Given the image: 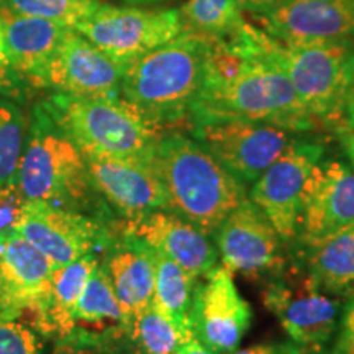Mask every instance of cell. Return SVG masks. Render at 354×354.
I'll list each match as a JSON object with an SVG mask.
<instances>
[{
	"label": "cell",
	"mask_w": 354,
	"mask_h": 354,
	"mask_svg": "<svg viewBox=\"0 0 354 354\" xmlns=\"http://www.w3.org/2000/svg\"><path fill=\"white\" fill-rule=\"evenodd\" d=\"M151 256L154 264V292L151 304L184 331L194 335L192 326H190V307H192L194 287L197 282H194L179 264L166 258L165 254L151 250Z\"/></svg>",
	"instance_id": "obj_25"
},
{
	"label": "cell",
	"mask_w": 354,
	"mask_h": 354,
	"mask_svg": "<svg viewBox=\"0 0 354 354\" xmlns=\"http://www.w3.org/2000/svg\"><path fill=\"white\" fill-rule=\"evenodd\" d=\"M253 46L289 79L313 120L343 123L354 51L348 43H286L250 26Z\"/></svg>",
	"instance_id": "obj_6"
},
{
	"label": "cell",
	"mask_w": 354,
	"mask_h": 354,
	"mask_svg": "<svg viewBox=\"0 0 354 354\" xmlns=\"http://www.w3.org/2000/svg\"><path fill=\"white\" fill-rule=\"evenodd\" d=\"M221 266L232 272L263 276L284 266L282 240L250 198L230 214L215 232Z\"/></svg>",
	"instance_id": "obj_15"
},
{
	"label": "cell",
	"mask_w": 354,
	"mask_h": 354,
	"mask_svg": "<svg viewBox=\"0 0 354 354\" xmlns=\"http://www.w3.org/2000/svg\"><path fill=\"white\" fill-rule=\"evenodd\" d=\"M102 264L109 274L128 325L133 317L153 302L154 264L151 250L125 233L123 241L110 251Z\"/></svg>",
	"instance_id": "obj_21"
},
{
	"label": "cell",
	"mask_w": 354,
	"mask_h": 354,
	"mask_svg": "<svg viewBox=\"0 0 354 354\" xmlns=\"http://www.w3.org/2000/svg\"><path fill=\"white\" fill-rule=\"evenodd\" d=\"M284 0H236V3L240 8H245V10L256 12V13H268L272 10L274 7H277L279 3H282Z\"/></svg>",
	"instance_id": "obj_37"
},
{
	"label": "cell",
	"mask_w": 354,
	"mask_h": 354,
	"mask_svg": "<svg viewBox=\"0 0 354 354\" xmlns=\"http://www.w3.org/2000/svg\"><path fill=\"white\" fill-rule=\"evenodd\" d=\"M15 232L55 266L69 264L109 246V230L99 218L46 202H26Z\"/></svg>",
	"instance_id": "obj_10"
},
{
	"label": "cell",
	"mask_w": 354,
	"mask_h": 354,
	"mask_svg": "<svg viewBox=\"0 0 354 354\" xmlns=\"http://www.w3.org/2000/svg\"><path fill=\"white\" fill-rule=\"evenodd\" d=\"M307 272L322 290L354 299V223L305 246Z\"/></svg>",
	"instance_id": "obj_22"
},
{
	"label": "cell",
	"mask_w": 354,
	"mask_h": 354,
	"mask_svg": "<svg viewBox=\"0 0 354 354\" xmlns=\"http://www.w3.org/2000/svg\"><path fill=\"white\" fill-rule=\"evenodd\" d=\"M210 39L183 32L123 68L120 95L161 130L189 118L203 84Z\"/></svg>",
	"instance_id": "obj_3"
},
{
	"label": "cell",
	"mask_w": 354,
	"mask_h": 354,
	"mask_svg": "<svg viewBox=\"0 0 354 354\" xmlns=\"http://www.w3.org/2000/svg\"><path fill=\"white\" fill-rule=\"evenodd\" d=\"M97 254H87L73 263L53 269L51 290L39 333L48 338H66L76 328L74 312L88 277L99 266Z\"/></svg>",
	"instance_id": "obj_23"
},
{
	"label": "cell",
	"mask_w": 354,
	"mask_h": 354,
	"mask_svg": "<svg viewBox=\"0 0 354 354\" xmlns=\"http://www.w3.org/2000/svg\"><path fill=\"white\" fill-rule=\"evenodd\" d=\"M26 202L28 201L21 196L13 177L0 185V236L15 232Z\"/></svg>",
	"instance_id": "obj_31"
},
{
	"label": "cell",
	"mask_w": 354,
	"mask_h": 354,
	"mask_svg": "<svg viewBox=\"0 0 354 354\" xmlns=\"http://www.w3.org/2000/svg\"><path fill=\"white\" fill-rule=\"evenodd\" d=\"M232 354H282V348L274 346V344H254L240 351H233Z\"/></svg>",
	"instance_id": "obj_39"
},
{
	"label": "cell",
	"mask_w": 354,
	"mask_h": 354,
	"mask_svg": "<svg viewBox=\"0 0 354 354\" xmlns=\"http://www.w3.org/2000/svg\"><path fill=\"white\" fill-rule=\"evenodd\" d=\"M184 32L207 39H227L248 25L236 0H187L180 7Z\"/></svg>",
	"instance_id": "obj_26"
},
{
	"label": "cell",
	"mask_w": 354,
	"mask_h": 354,
	"mask_svg": "<svg viewBox=\"0 0 354 354\" xmlns=\"http://www.w3.org/2000/svg\"><path fill=\"white\" fill-rule=\"evenodd\" d=\"M263 302L299 346L322 348L338 326V300L323 294L308 272L300 279L271 282L263 292Z\"/></svg>",
	"instance_id": "obj_14"
},
{
	"label": "cell",
	"mask_w": 354,
	"mask_h": 354,
	"mask_svg": "<svg viewBox=\"0 0 354 354\" xmlns=\"http://www.w3.org/2000/svg\"><path fill=\"white\" fill-rule=\"evenodd\" d=\"M28 130L25 115L15 104L0 99V185L17 172Z\"/></svg>",
	"instance_id": "obj_28"
},
{
	"label": "cell",
	"mask_w": 354,
	"mask_h": 354,
	"mask_svg": "<svg viewBox=\"0 0 354 354\" xmlns=\"http://www.w3.org/2000/svg\"><path fill=\"white\" fill-rule=\"evenodd\" d=\"M53 354H113L100 335L74 330L66 338L56 339Z\"/></svg>",
	"instance_id": "obj_32"
},
{
	"label": "cell",
	"mask_w": 354,
	"mask_h": 354,
	"mask_svg": "<svg viewBox=\"0 0 354 354\" xmlns=\"http://www.w3.org/2000/svg\"><path fill=\"white\" fill-rule=\"evenodd\" d=\"M55 266L13 232L0 236V313L12 318L30 317L41 331Z\"/></svg>",
	"instance_id": "obj_13"
},
{
	"label": "cell",
	"mask_w": 354,
	"mask_h": 354,
	"mask_svg": "<svg viewBox=\"0 0 354 354\" xmlns=\"http://www.w3.org/2000/svg\"><path fill=\"white\" fill-rule=\"evenodd\" d=\"M294 133L268 123L214 118L192 123V138L241 184H253L294 143Z\"/></svg>",
	"instance_id": "obj_8"
},
{
	"label": "cell",
	"mask_w": 354,
	"mask_h": 354,
	"mask_svg": "<svg viewBox=\"0 0 354 354\" xmlns=\"http://www.w3.org/2000/svg\"><path fill=\"white\" fill-rule=\"evenodd\" d=\"M0 59L6 61V63H8L7 61V55H6V48H3V33H2V19H0ZM10 66V64H8Z\"/></svg>",
	"instance_id": "obj_41"
},
{
	"label": "cell",
	"mask_w": 354,
	"mask_h": 354,
	"mask_svg": "<svg viewBox=\"0 0 354 354\" xmlns=\"http://www.w3.org/2000/svg\"><path fill=\"white\" fill-rule=\"evenodd\" d=\"M266 33L286 43H346L354 0H284L264 13Z\"/></svg>",
	"instance_id": "obj_19"
},
{
	"label": "cell",
	"mask_w": 354,
	"mask_h": 354,
	"mask_svg": "<svg viewBox=\"0 0 354 354\" xmlns=\"http://www.w3.org/2000/svg\"><path fill=\"white\" fill-rule=\"evenodd\" d=\"M282 354H312V353L305 351V349L295 348V346H284L282 348Z\"/></svg>",
	"instance_id": "obj_42"
},
{
	"label": "cell",
	"mask_w": 354,
	"mask_h": 354,
	"mask_svg": "<svg viewBox=\"0 0 354 354\" xmlns=\"http://www.w3.org/2000/svg\"><path fill=\"white\" fill-rule=\"evenodd\" d=\"M250 26L232 38L210 39L190 122L240 118L292 133L310 130L315 120L282 71L256 51Z\"/></svg>",
	"instance_id": "obj_1"
},
{
	"label": "cell",
	"mask_w": 354,
	"mask_h": 354,
	"mask_svg": "<svg viewBox=\"0 0 354 354\" xmlns=\"http://www.w3.org/2000/svg\"><path fill=\"white\" fill-rule=\"evenodd\" d=\"M13 180L28 202H46L82 214L95 209V198L100 197L81 149L43 105L33 112Z\"/></svg>",
	"instance_id": "obj_4"
},
{
	"label": "cell",
	"mask_w": 354,
	"mask_h": 354,
	"mask_svg": "<svg viewBox=\"0 0 354 354\" xmlns=\"http://www.w3.org/2000/svg\"><path fill=\"white\" fill-rule=\"evenodd\" d=\"M21 79L13 73L6 61L0 59V95L19 97Z\"/></svg>",
	"instance_id": "obj_35"
},
{
	"label": "cell",
	"mask_w": 354,
	"mask_h": 354,
	"mask_svg": "<svg viewBox=\"0 0 354 354\" xmlns=\"http://www.w3.org/2000/svg\"><path fill=\"white\" fill-rule=\"evenodd\" d=\"M323 153L322 145L295 140L251 184L250 201L266 215L282 243L297 240L305 184Z\"/></svg>",
	"instance_id": "obj_9"
},
{
	"label": "cell",
	"mask_w": 354,
	"mask_h": 354,
	"mask_svg": "<svg viewBox=\"0 0 354 354\" xmlns=\"http://www.w3.org/2000/svg\"><path fill=\"white\" fill-rule=\"evenodd\" d=\"M343 118H344V130H354V56L351 69H349L346 94H344V107H343Z\"/></svg>",
	"instance_id": "obj_36"
},
{
	"label": "cell",
	"mask_w": 354,
	"mask_h": 354,
	"mask_svg": "<svg viewBox=\"0 0 354 354\" xmlns=\"http://www.w3.org/2000/svg\"><path fill=\"white\" fill-rule=\"evenodd\" d=\"M102 339L113 354H145L141 349L131 342L127 335V328H118L109 333H102Z\"/></svg>",
	"instance_id": "obj_34"
},
{
	"label": "cell",
	"mask_w": 354,
	"mask_h": 354,
	"mask_svg": "<svg viewBox=\"0 0 354 354\" xmlns=\"http://www.w3.org/2000/svg\"><path fill=\"white\" fill-rule=\"evenodd\" d=\"M82 156L97 194L127 220L169 210L166 190L149 161L102 154Z\"/></svg>",
	"instance_id": "obj_16"
},
{
	"label": "cell",
	"mask_w": 354,
	"mask_h": 354,
	"mask_svg": "<svg viewBox=\"0 0 354 354\" xmlns=\"http://www.w3.org/2000/svg\"><path fill=\"white\" fill-rule=\"evenodd\" d=\"M123 68L84 38L68 28L43 73L32 82L37 88L84 99L120 97Z\"/></svg>",
	"instance_id": "obj_11"
},
{
	"label": "cell",
	"mask_w": 354,
	"mask_h": 354,
	"mask_svg": "<svg viewBox=\"0 0 354 354\" xmlns=\"http://www.w3.org/2000/svg\"><path fill=\"white\" fill-rule=\"evenodd\" d=\"M354 223V169L339 161H322L310 172L300 210L304 246Z\"/></svg>",
	"instance_id": "obj_17"
},
{
	"label": "cell",
	"mask_w": 354,
	"mask_h": 354,
	"mask_svg": "<svg viewBox=\"0 0 354 354\" xmlns=\"http://www.w3.org/2000/svg\"><path fill=\"white\" fill-rule=\"evenodd\" d=\"M344 148H346V154L351 161V167L354 169V130L349 131L346 141H344Z\"/></svg>",
	"instance_id": "obj_40"
},
{
	"label": "cell",
	"mask_w": 354,
	"mask_h": 354,
	"mask_svg": "<svg viewBox=\"0 0 354 354\" xmlns=\"http://www.w3.org/2000/svg\"><path fill=\"white\" fill-rule=\"evenodd\" d=\"M43 109L82 154L149 161L159 128L123 97L84 99L53 94Z\"/></svg>",
	"instance_id": "obj_5"
},
{
	"label": "cell",
	"mask_w": 354,
	"mask_h": 354,
	"mask_svg": "<svg viewBox=\"0 0 354 354\" xmlns=\"http://www.w3.org/2000/svg\"><path fill=\"white\" fill-rule=\"evenodd\" d=\"M250 304L227 268H214L194 287L190 326L194 336L216 354H232L251 326Z\"/></svg>",
	"instance_id": "obj_12"
},
{
	"label": "cell",
	"mask_w": 354,
	"mask_h": 354,
	"mask_svg": "<svg viewBox=\"0 0 354 354\" xmlns=\"http://www.w3.org/2000/svg\"><path fill=\"white\" fill-rule=\"evenodd\" d=\"M74 322L79 331L102 335L125 328L127 320L104 264L94 269L79 299Z\"/></svg>",
	"instance_id": "obj_24"
},
{
	"label": "cell",
	"mask_w": 354,
	"mask_h": 354,
	"mask_svg": "<svg viewBox=\"0 0 354 354\" xmlns=\"http://www.w3.org/2000/svg\"><path fill=\"white\" fill-rule=\"evenodd\" d=\"M2 3L21 15L51 20L68 28H76L100 6L99 0H2Z\"/></svg>",
	"instance_id": "obj_29"
},
{
	"label": "cell",
	"mask_w": 354,
	"mask_h": 354,
	"mask_svg": "<svg viewBox=\"0 0 354 354\" xmlns=\"http://www.w3.org/2000/svg\"><path fill=\"white\" fill-rule=\"evenodd\" d=\"M330 354H354V299L344 305L338 336Z\"/></svg>",
	"instance_id": "obj_33"
},
{
	"label": "cell",
	"mask_w": 354,
	"mask_h": 354,
	"mask_svg": "<svg viewBox=\"0 0 354 354\" xmlns=\"http://www.w3.org/2000/svg\"><path fill=\"white\" fill-rule=\"evenodd\" d=\"M0 354H41L38 336L20 318L0 313Z\"/></svg>",
	"instance_id": "obj_30"
},
{
	"label": "cell",
	"mask_w": 354,
	"mask_h": 354,
	"mask_svg": "<svg viewBox=\"0 0 354 354\" xmlns=\"http://www.w3.org/2000/svg\"><path fill=\"white\" fill-rule=\"evenodd\" d=\"M0 19L8 64L17 76L32 86L50 63L68 26L38 17L21 15L6 3H0Z\"/></svg>",
	"instance_id": "obj_20"
},
{
	"label": "cell",
	"mask_w": 354,
	"mask_h": 354,
	"mask_svg": "<svg viewBox=\"0 0 354 354\" xmlns=\"http://www.w3.org/2000/svg\"><path fill=\"white\" fill-rule=\"evenodd\" d=\"M79 33L122 68L184 32L179 10H143L100 3L76 25Z\"/></svg>",
	"instance_id": "obj_7"
},
{
	"label": "cell",
	"mask_w": 354,
	"mask_h": 354,
	"mask_svg": "<svg viewBox=\"0 0 354 354\" xmlns=\"http://www.w3.org/2000/svg\"><path fill=\"white\" fill-rule=\"evenodd\" d=\"M123 232L179 264L194 282L216 268L218 250L212 243L210 234L171 210L127 220Z\"/></svg>",
	"instance_id": "obj_18"
},
{
	"label": "cell",
	"mask_w": 354,
	"mask_h": 354,
	"mask_svg": "<svg viewBox=\"0 0 354 354\" xmlns=\"http://www.w3.org/2000/svg\"><path fill=\"white\" fill-rule=\"evenodd\" d=\"M127 335L145 354H174L183 344L196 338L153 304L131 318L127 325Z\"/></svg>",
	"instance_id": "obj_27"
},
{
	"label": "cell",
	"mask_w": 354,
	"mask_h": 354,
	"mask_svg": "<svg viewBox=\"0 0 354 354\" xmlns=\"http://www.w3.org/2000/svg\"><path fill=\"white\" fill-rule=\"evenodd\" d=\"M174 354H216V353L212 351V349H209L207 346H203L197 338H192L190 342L183 344V346L177 349V353Z\"/></svg>",
	"instance_id": "obj_38"
},
{
	"label": "cell",
	"mask_w": 354,
	"mask_h": 354,
	"mask_svg": "<svg viewBox=\"0 0 354 354\" xmlns=\"http://www.w3.org/2000/svg\"><path fill=\"white\" fill-rule=\"evenodd\" d=\"M135 2H151V0H135Z\"/></svg>",
	"instance_id": "obj_43"
},
{
	"label": "cell",
	"mask_w": 354,
	"mask_h": 354,
	"mask_svg": "<svg viewBox=\"0 0 354 354\" xmlns=\"http://www.w3.org/2000/svg\"><path fill=\"white\" fill-rule=\"evenodd\" d=\"M149 162L161 179L172 214L210 236L248 198L245 184L230 174L198 141L180 133L159 136Z\"/></svg>",
	"instance_id": "obj_2"
}]
</instances>
